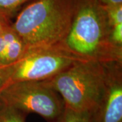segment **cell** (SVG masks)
I'll return each mask as SVG.
<instances>
[{
    "label": "cell",
    "instance_id": "1",
    "mask_svg": "<svg viewBox=\"0 0 122 122\" xmlns=\"http://www.w3.org/2000/svg\"><path fill=\"white\" fill-rule=\"evenodd\" d=\"M57 47L82 60L122 62V49L111 41L107 14L98 0H77L69 30Z\"/></svg>",
    "mask_w": 122,
    "mask_h": 122
},
{
    "label": "cell",
    "instance_id": "2",
    "mask_svg": "<svg viewBox=\"0 0 122 122\" xmlns=\"http://www.w3.org/2000/svg\"><path fill=\"white\" fill-rule=\"evenodd\" d=\"M76 4L77 0H33L22 8L11 25L26 52L58 46L69 30Z\"/></svg>",
    "mask_w": 122,
    "mask_h": 122
},
{
    "label": "cell",
    "instance_id": "3",
    "mask_svg": "<svg viewBox=\"0 0 122 122\" xmlns=\"http://www.w3.org/2000/svg\"><path fill=\"white\" fill-rule=\"evenodd\" d=\"M41 83L60 94L66 107L76 111H92L105 92L106 65L79 60Z\"/></svg>",
    "mask_w": 122,
    "mask_h": 122
},
{
    "label": "cell",
    "instance_id": "4",
    "mask_svg": "<svg viewBox=\"0 0 122 122\" xmlns=\"http://www.w3.org/2000/svg\"><path fill=\"white\" fill-rule=\"evenodd\" d=\"M0 99L25 113H35L48 122H54L65 109L58 93L41 81H20L11 83L0 92Z\"/></svg>",
    "mask_w": 122,
    "mask_h": 122
},
{
    "label": "cell",
    "instance_id": "5",
    "mask_svg": "<svg viewBox=\"0 0 122 122\" xmlns=\"http://www.w3.org/2000/svg\"><path fill=\"white\" fill-rule=\"evenodd\" d=\"M82 60L60 47L29 51L21 59L8 66L9 81H41L51 78L74 63Z\"/></svg>",
    "mask_w": 122,
    "mask_h": 122
},
{
    "label": "cell",
    "instance_id": "6",
    "mask_svg": "<svg viewBox=\"0 0 122 122\" xmlns=\"http://www.w3.org/2000/svg\"><path fill=\"white\" fill-rule=\"evenodd\" d=\"M104 94L92 111V122H122V62H106Z\"/></svg>",
    "mask_w": 122,
    "mask_h": 122
},
{
    "label": "cell",
    "instance_id": "7",
    "mask_svg": "<svg viewBox=\"0 0 122 122\" xmlns=\"http://www.w3.org/2000/svg\"><path fill=\"white\" fill-rule=\"evenodd\" d=\"M11 23H7L0 33V67L13 65L26 52L25 44Z\"/></svg>",
    "mask_w": 122,
    "mask_h": 122
},
{
    "label": "cell",
    "instance_id": "8",
    "mask_svg": "<svg viewBox=\"0 0 122 122\" xmlns=\"http://www.w3.org/2000/svg\"><path fill=\"white\" fill-rule=\"evenodd\" d=\"M33 0H0V18L9 21Z\"/></svg>",
    "mask_w": 122,
    "mask_h": 122
},
{
    "label": "cell",
    "instance_id": "9",
    "mask_svg": "<svg viewBox=\"0 0 122 122\" xmlns=\"http://www.w3.org/2000/svg\"><path fill=\"white\" fill-rule=\"evenodd\" d=\"M26 115L0 99V122H25Z\"/></svg>",
    "mask_w": 122,
    "mask_h": 122
},
{
    "label": "cell",
    "instance_id": "10",
    "mask_svg": "<svg viewBox=\"0 0 122 122\" xmlns=\"http://www.w3.org/2000/svg\"><path fill=\"white\" fill-rule=\"evenodd\" d=\"M54 122H92L91 111H76L65 107L61 115Z\"/></svg>",
    "mask_w": 122,
    "mask_h": 122
},
{
    "label": "cell",
    "instance_id": "11",
    "mask_svg": "<svg viewBox=\"0 0 122 122\" xmlns=\"http://www.w3.org/2000/svg\"><path fill=\"white\" fill-rule=\"evenodd\" d=\"M9 81V72L8 66L0 67V92L8 86Z\"/></svg>",
    "mask_w": 122,
    "mask_h": 122
},
{
    "label": "cell",
    "instance_id": "12",
    "mask_svg": "<svg viewBox=\"0 0 122 122\" xmlns=\"http://www.w3.org/2000/svg\"><path fill=\"white\" fill-rule=\"evenodd\" d=\"M101 4L105 6L122 5V0H98Z\"/></svg>",
    "mask_w": 122,
    "mask_h": 122
},
{
    "label": "cell",
    "instance_id": "13",
    "mask_svg": "<svg viewBox=\"0 0 122 122\" xmlns=\"http://www.w3.org/2000/svg\"><path fill=\"white\" fill-rule=\"evenodd\" d=\"M12 22V21H9V20H5L4 18H0V33L1 32V30L3 29V28L4 27V26L8 22Z\"/></svg>",
    "mask_w": 122,
    "mask_h": 122
}]
</instances>
